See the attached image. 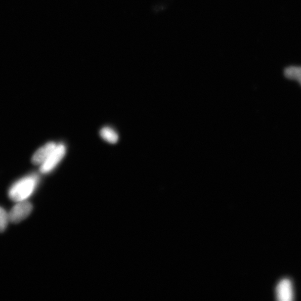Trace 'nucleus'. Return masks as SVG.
Wrapping results in <instances>:
<instances>
[{
  "mask_svg": "<svg viewBox=\"0 0 301 301\" xmlns=\"http://www.w3.org/2000/svg\"><path fill=\"white\" fill-rule=\"evenodd\" d=\"M38 182L39 178L35 175L20 179L10 188L9 198L16 202L27 200L34 193Z\"/></svg>",
  "mask_w": 301,
  "mask_h": 301,
  "instance_id": "obj_1",
  "label": "nucleus"
},
{
  "mask_svg": "<svg viewBox=\"0 0 301 301\" xmlns=\"http://www.w3.org/2000/svg\"><path fill=\"white\" fill-rule=\"evenodd\" d=\"M65 154H66V147L65 145L62 144L57 145L56 149L40 165L41 173L46 174L52 171L63 160Z\"/></svg>",
  "mask_w": 301,
  "mask_h": 301,
  "instance_id": "obj_2",
  "label": "nucleus"
},
{
  "mask_svg": "<svg viewBox=\"0 0 301 301\" xmlns=\"http://www.w3.org/2000/svg\"><path fill=\"white\" fill-rule=\"evenodd\" d=\"M33 209L32 204L27 200L16 202L9 212L10 222L18 224L28 217Z\"/></svg>",
  "mask_w": 301,
  "mask_h": 301,
  "instance_id": "obj_3",
  "label": "nucleus"
},
{
  "mask_svg": "<svg viewBox=\"0 0 301 301\" xmlns=\"http://www.w3.org/2000/svg\"><path fill=\"white\" fill-rule=\"evenodd\" d=\"M276 297L280 301H292L294 300V288L291 279L284 278L279 282L276 288Z\"/></svg>",
  "mask_w": 301,
  "mask_h": 301,
  "instance_id": "obj_4",
  "label": "nucleus"
},
{
  "mask_svg": "<svg viewBox=\"0 0 301 301\" xmlns=\"http://www.w3.org/2000/svg\"><path fill=\"white\" fill-rule=\"evenodd\" d=\"M57 146V144L55 142H50L40 147L32 156L31 158L32 163L35 165H41L56 149Z\"/></svg>",
  "mask_w": 301,
  "mask_h": 301,
  "instance_id": "obj_5",
  "label": "nucleus"
},
{
  "mask_svg": "<svg viewBox=\"0 0 301 301\" xmlns=\"http://www.w3.org/2000/svg\"><path fill=\"white\" fill-rule=\"evenodd\" d=\"M284 75L288 79L296 81L301 86V66H289L284 69Z\"/></svg>",
  "mask_w": 301,
  "mask_h": 301,
  "instance_id": "obj_6",
  "label": "nucleus"
},
{
  "mask_svg": "<svg viewBox=\"0 0 301 301\" xmlns=\"http://www.w3.org/2000/svg\"><path fill=\"white\" fill-rule=\"evenodd\" d=\"M101 138L109 144H114L118 141V135L113 129L105 127L100 131Z\"/></svg>",
  "mask_w": 301,
  "mask_h": 301,
  "instance_id": "obj_7",
  "label": "nucleus"
},
{
  "mask_svg": "<svg viewBox=\"0 0 301 301\" xmlns=\"http://www.w3.org/2000/svg\"><path fill=\"white\" fill-rule=\"evenodd\" d=\"M9 222V212L0 206V233L4 232L6 230Z\"/></svg>",
  "mask_w": 301,
  "mask_h": 301,
  "instance_id": "obj_8",
  "label": "nucleus"
}]
</instances>
